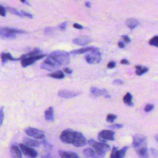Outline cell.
Segmentation results:
<instances>
[{"label":"cell","instance_id":"cell-34","mask_svg":"<svg viewBox=\"0 0 158 158\" xmlns=\"http://www.w3.org/2000/svg\"><path fill=\"white\" fill-rule=\"evenodd\" d=\"M67 22H63L62 24H61L60 26H59V29L62 30H65L66 27H67Z\"/></svg>","mask_w":158,"mask_h":158},{"label":"cell","instance_id":"cell-4","mask_svg":"<svg viewBox=\"0 0 158 158\" xmlns=\"http://www.w3.org/2000/svg\"><path fill=\"white\" fill-rule=\"evenodd\" d=\"M88 143L90 146L95 148L97 151H98V152L102 156V157H104L106 153L110 149V146L104 142L100 143L91 139L88 140Z\"/></svg>","mask_w":158,"mask_h":158},{"label":"cell","instance_id":"cell-36","mask_svg":"<svg viewBox=\"0 0 158 158\" xmlns=\"http://www.w3.org/2000/svg\"><path fill=\"white\" fill-rule=\"evenodd\" d=\"M0 115H1V116H0V119H1V122H0V124H1V125H2L3 118H4V112H3V107H2V108H1V114H0Z\"/></svg>","mask_w":158,"mask_h":158},{"label":"cell","instance_id":"cell-9","mask_svg":"<svg viewBox=\"0 0 158 158\" xmlns=\"http://www.w3.org/2000/svg\"><path fill=\"white\" fill-rule=\"evenodd\" d=\"M19 146L22 153L26 156L30 157H36L37 156V152L33 148L29 147L28 145L26 144H20Z\"/></svg>","mask_w":158,"mask_h":158},{"label":"cell","instance_id":"cell-38","mask_svg":"<svg viewBox=\"0 0 158 158\" xmlns=\"http://www.w3.org/2000/svg\"><path fill=\"white\" fill-rule=\"evenodd\" d=\"M113 83L114 85H123L124 84V82L120 79H117L113 81Z\"/></svg>","mask_w":158,"mask_h":158},{"label":"cell","instance_id":"cell-45","mask_svg":"<svg viewBox=\"0 0 158 158\" xmlns=\"http://www.w3.org/2000/svg\"><path fill=\"white\" fill-rule=\"evenodd\" d=\"M85 5L87 8H90V6H91V5H90V3H89V2H86Z\"/></svg>","mask_w":158,"mask_h":158},{"label":"cell","instance_id":"cell-22","mask_svg":"<svg viewBox=\"0 0 158 158\" xmlns=\"http://www.w3.org/2000/svg\"><path fill=\"white\" fill-rule=\"evenodd\" d=\"M96 48H95V47H86V48H81V49H79V50H76L72 51L71 52V54H82V53H85L88 52V51H93V50H95Z\"/></svg>","mask_w":158,"mask_h":158},{"label":"cell","instance_id":"cell-37","mask_svg":"<svg viewBox=\"0 0 158 158\" xmlns=\"http://www.w3.org/2000/svg\"><path fill=\"white\" fill-rule=\"evenodd\" d=\"M21 12L22 13V14L24 15V16L27 17H29V18H30V19H32V18L33 17V16H32L31 14H30V13H28V12H25V11H21Z\"/></svg>","mask_w":158,"mask_h":158},{"label":"cell","instance_id":"cell-16","mask_svg":"<svg viewBox=\"0 0 158 158\" xmlns=\"http://www.w3.org/2000/svg\"><path fill=\"white\" fill-rule=\"evenodd\" d=\"M44 117L48 121H54V109L53 107H50L44 112Z\"/></svg>","mask_w":158,"mask_h":158},{"label":"cell","instance_id":"cell-27","mask_svg":"<svg viewBox=\"0 0 158 158\" xmlns=\"http://www.w3.org/2000/svg\"><path fill=\"white\" fill-rule=\"evenodd\" d=\"M7 9L11 13H12V14H13L16 16H19V17H24V15L22 14V12H19L17 9H16L14 8H11V7H8Z\"/></svg>","mask_w":158,"mask_h":158},{"label":"cell","instance_id":"cell-28","mask_svg":"<svg viewBox=\"0 0 158 158\" xmlns=\"http://www.w3.org/2000/svg\"><path fill=\"white\" fill-rule=\"evenodd\" d=\"M149 44L151 46L158 47V36H155L149 40Z\"/></svg>","mask_w":158,"mask_h":158},{"label":"cell","instance_id":"cell-6","mask_svg":"<svg viewBox=\"0 0 158 158\" xmlns=\"http://www.w3.org/2000/svg\"><path fill=\"white\" fill-rule=\"evenodd\" d=\"M47 56V54H38L31 57L25 58L21 59V65L23 67H26L30 65H32L36 61H38L40 59L43 58Z\"/></svg>","mask_w":158,"mask_h":158},{"label":"cell","instance_id":"cell-15","mask_svg":"<svg viewBox=\"0 0 158 158\" xmlns=\"http://www.w3.org/2000/svg\"><path fill=\"white\" fill-rule=\"evenodd\" d=\"M90 92H91V93L96 97H99L101 95H105L106 93H107V90L106 89H99L98 88L96 87H92L91 89H90Z\"/></svg>","mask_w":158,"mask_h":158},{"label":"cell","instance_id":"cell-14","mask_svg":"<svg viewBox=\"0 0 158 158\" xmlns=\"http://www.w3.org/2000/svg\"><path fill=\"white\" fill-rule=\"evenodd\" d=\"M1 37L3 38H16V33H12L8 30H7L5 27H2L1 29Z\"/></svg>","mask_w":158,"mask_h":158},{"label":"cell","instance_id":"cell-11","mask_svg":"<svg viewBox=\"0 0 158 158\" xmlns=\"http://www.w3.org/2000/svg\"><path fill=\"white\" fill-rule=\"evenodd\" d=\"M128 148V146H125L121 150H118L117 148L114 147V148H113V149H112V151L111 153V154L110 157L111 158H122V157H124L125 156V153H126Z\"/></svg>","mask_w":158,"mask_h":158},{"label":"cell","instance_id":"cell-24","mask_svg":"<svg viewBox=\"0 0 158 158\" xmlns=\"http://www.w3.org/2000/svg\"><path fill=\"white\" fill-rule=\"evenodd\" d=\"M132 100V95L130 93H127L124 96V99H123L124 102L126 104H127L128 106H132L133 105Z\"/></svg>","mask_w":158,"mask_h":158},{"label":"cell","instance_id":"cell-26","mask_svg":"<svg viewBox=\"0 0 158 158\" xmlns=\"http://www.w3.org/2000/svg\"><path fill=\"white\" fill-rule=\"evenodd\" d=\"M49 77H51L52 78H54V79H63L64 77V74H63V72L61 71H58L55 72L51 73L50 74L48 75Z\"/></svg>","mask_w":158,"mask_h":158},{"label":"cell","instance_id":"cell-13","mask_svg":"<svg viewBox=\"0 0 158 158\" xmlns=\"http://www.w3.org/2000/svg\"><path fill=\"white\" fill-rule=\"evenodd\" d=\"M92 42V39L87 36H81L78 38H75L73 40V43L78 44L81 45V46H85Z\"/></svg>","mask_w":158,"mask_h":158},{"label":"cell","instance_id":"cell-31","mask_svg":"<svg viewBox=\"0 0 158 158\" xmlns=\"http://www.w3.org/2000/svg\"><path fill=\"white\" fill-rule=\"evenodd\" d=\"M154 109V106L151 104H148L145 107V111L146 112H149L150 111H151L153 109Z\"/></svg>","mask_w":158,"mask_h":158},{"label":"cell","instance_id":"cell-40","mask_svg":"<svg viewBox=\"0 0 158 158\" xmlns=\"http://www.w3.org/2000/svg\"><path fill=\"white\" fill-rule=\"evenodd\" d=\"M64 71L65 73L68 74H71L72 73V71L71 69H69V68H67V67H66V68L64 69Z\"/></svg>","mask_w":158,"mask_h":158},{"label":"cell","instance_id":"cell-39","mask_svg":"<svg viewBox=\"0 0 158 158\" xmlns=\"http://www.w3.org/2000/svg\"><path fill=\"white\" fill-rule=\"evenodd\" d=\"M122 38H123V40L127 42V43H130V38L128 37V36H126V35H123L122 36Z\"/></svg>","mask_w":158,"mask_h":158},{"label":"cell","instance_id":"cell-42","mask_svg":"<svg viewBox=\"0 0 158 158\" xmlns=\"http://www.w3.org/2000/svg\"><path fill=\"white\" fill-rule=\"evenodd\" d=\"M74 27L75 28V29H80V30L83 29V27L81 25H79L78 24H74Z\"/></svg>","mask_w":158,"mask_h":158},{"label":"cell","instance_id":"cell-17","mask_svg":"<svg viewBox=\"0 0 158 158\" xmlns=\"http://www.w3.org/2000/svg\"><path fill=\"white\" fill-rule=\"evenodd\" d=\"M139 24V22L135 19L130 18L126 20V25L128 27H129L131 29H133L136 27H137Z\"/></svg>","mask_w":158,"mask_h":158},{"label":"cell","instance_id":"cell-8","mask_svg":"<svg viewBox=\"0 0 158 158\" xmlns=\"http://www.w3.org/2000/svg\"><path fill=\"white\" fill-rule=\"evenodd\" d=\"M115 133L109 130H104L98 134V139L102 142L113 141L114 140Z\"/></svg>","mask_w":158,"mask_h":158},{"label":"cell","instance_id":"cell-21","mask_svg":"<svg viewBox=\"0 0 158 158\" xmlns=\"http://www.w3.org/2000/svg\"><path fill=\"white\" fill-rule=\"evenodd\" d=\"M2 60L3 63L6 62L8 61H17L20 59H15L14 58L10 53H3L1 55Z\"/></svg>","mask_w":158,"mask_h":158},{"label":"cell","instance_id":"cell-20","mask_svg":"<svg viewBox=\"0 0 158 158\" xmlns=\"http://www.w3.org/2000/svg\"><path fill=\"white\" fill-rule=\"evenodd\" d=\"M23 143L28 146H33V147H38L40 145V143L35 140H33L29 138H25L23 139Z\"/></svg>","mask_w":158,"mask_h":158},{"label":"cell","instance_id":"cell-46","mask_svg":"<svg viewBox=\"0 0 158 158\" xmlns=\"http://www.w3.org/2000/svg\"><path fill=\"white\" fill-rule=\"evenodd\" d=\"M20 1H21L22 3H26V4H27L28 5H30V4L27 3V2H26V0H20Z\"/></svg>","mask_w":158,"mask_h":158},{"label":"cell","instance_id":"cell-30","mask_svg":"<svg viewBox=\"0 0 158 158\" xmlns=\"http://www.w3.org/2000/svg\"><path fill=\"white\" fill-rule=\"evenodd\" d=\"M5 29L7 30H8L12 33H26V31L16 29H11V28H6V27H5Z\"/></svg>","mask_w":158,"mask_h":158},{"label":"cell","instance_id":"cell-33","mask_svg":"<svg viewBox=\"0 0 158 158\" xmlns=\"http://www.w3.org/2000/svg\"><path fill=\"white\" fill-rule=\"evenodd\" d=\"M116 67V62L114 61H111L107 64V67L109 69H112Z\"/></svg>","mask_w":158,"mask_h":158},{"label":"cell","instance_id":"cell-23","mask_svg":"<svg viewBox=\"0 0 158 158\" xmlns=\"http://www.w3.org/2000/svg\"><path fill=\"white\" fill-rule=\"evenodd\" d=\"M135 68L137 69L136 74L137 75H142L148 71V68H147V67H143L141 65H137L135 67Z\"/></svg>","mask_w":158,"mask_h":158},{"label":"cell","instance_id":"cell-12","mask_svg":"<svg viewBox=\"0 0 158 158\" xmlns=\"http://www.w3.org/2000/svg\"><path fill=\"white\" fill-rule=\"evenodd\" d=\"M83 154L86 157H103L95 148H86L83 151Z\"/></svg>","mask_w":158,"mask_h":158},{"label":"cell","instance_id":"cell-5","mask_svg":"<svg viewBox=\"0 0 158 158\" xmlns=\"http://www.w3.org/2000/svg\"><path fill=\"white\" fill-rule=\"evenodd\" d=\"M85 59L86 62L90 64H98L101 61V54L99 50L96 48L85 56Z\"/></svg>","mask_w":158,"mask_h":158},{"label":"cell","instance_id":"cell-32","mask_svg":"<svg viewBox=\"0 0 158 158\" xmlns=\"http://www.w3.org/2000/svg\"><path fill=\"white\" fill-rule=\"evenodd\" d=\"M122 127H123V125L122 124H114L109 126V128H121Z\"/></svg>","mask_w":158,"mask_h":158},{"label":"cell","instance_id":"cell-35","mask_svg":"<svg viewBox=\"0 0 158 158\" xmlns=\"http://www.w3.org/2000/svg\"><path fill=\"white\" fill-rule=\"evenodd\" d=\"M0 14H1L2 16L3 17L6 16V10L3 6H1V8H0Z\"/></svg>","mask_w":158,"mask_h":158},{"label":"cell","instance_id":"cell-29","mask_svg":"<svg viewBox=\"0 0 158 158\" xmlns=\"http://www.w3.org/2000/svg\"><path fill=\"white\" fill-rule=\"evenodd\" d=\"M117 119V116L114 115V114H109L107 116V118H106V121L110 123H113L115 120Z\"/></svg>","mask_w":158,"mask_h":158},{"label":"cell","instance_id":"cell-25","mask_svg":"<svg viewBox=\"0 0 158 158\" xmlns=\"http://www.w3.org/2000/svg\"><path fill=\"white\" fill-rule=\"evenodd\" d=\"M42 53V51L38 49H36V50H34L33 51L26 54H24L22 56L21 58H20V59H23V58H28V57H31V56H36V55H38V54H40L41 53Z\"/></svg>","mask_w":158,"mask_h":158},{"label":"cell","instance_id":"cell-7","mask_svg":"<svg viewBox=\"0 0 158 158\" xmlns=\"http://www.w3.org/2000/svg\"><path fill=\"white\" fill-rule=\"evenodd\" d=\"M25 132L29 136L33 137L37 139H43L44 137V133L42 130L32 128L28 127L25 130Z\"/></svg>","mask_w":158,"mask_h":158},{"label":"cell","instance_id":"cell-41","mask_svg":"<svg viewBox=\"0 0 158 158\" xmlns=\"http://www.w3.org/2000/svg\"><path fill=\"white\" fill-rule=\"evenodd\" d=\"M52 31H53V29H52V28H47L46 29H45V30H44L45 33H46V34H49V33H50Z\"/></svg>","mask_w":158,"mask_h":158},{"label":"cell","instance_id":"cell-2","mask_svg":"<svg viewBox=\"0 0 158 158\" xmlns=\"http://www.w3.org/2000/svg\"><path fill=\"white\" fill-rule=\"evenodd\" d=\"M60 139L64 143L72 144L77 147L86 145V140L81 133L71 129L64 130L60 135Z\"/></svg>","mask_w":158,"mask_h":158},{"label":"cell","instance_id":"cell-3","mask_svg":"<svg viewBox=\"0 0 158 158\" xmlns=\"http://www.w3.org/2000/svg\"><path fill=\"white\" fill-rule=\"evenodd\" d=\"M133 146L139 157L144 158L148 157L146 139L143 135H135L133 138Z\"/></svg>","mask_w":158,"mask_h":158},{"label":"cell","instance_id":"cell-10","mask_svg":"<svg viewBox=\"0 0 158 158\" xmlns=\"http://www.w3.org/2000/svg\"><path fill=\"white\" fill-rule=\"evenodd\" d=\"M81 93L79 92L70 91L67 90H61L58 92V96L63 98H72L79 96Z\"/></svg>","mask_w":158,"mask_h":158},{"label":"cell","instance_id":"cell-1","mask_svg":"<svg viewBox=\"0 0 158 158\" xmlns=\"http://www.w3.org/2000/svg\"><path fill=\"white\" fill-rule=\"evenodd\" d=\"M70 62L69 54L63 51H56L51 53L41 64V68L53 71L60 67L67 65Z\"/></svg>","mask_w":158,"mask_h":158},{"label":"cell","instance_id":"cell-47","mask_svg":"<svg viewBox=\"0 0 158 158\" xmlns=\"http://www.w3.org/2000/svg\"><path fill=\"white\" fill-rule=\"evenodd\" d=\"M155 139H156V140L158 142V134L156 135V136H155Z\"/></svg>","mask_w":158,"mask_h":158},{"label":"cell","instance_id":"cell-43","mask_svg":"<svg viewBox=\"0 0 158 158\" xmlns=\"http://www.w3.org/2000/svg\"><path fill=\"white\" fill-rule=\"evenodd\" d=\"M121 63L122 64H129V62L127 59H122L121 61Z\"/></svg>","mask_w":158,"mask_h":158},{"label":"cell","instance_id":"cell-44","mask_svg":"<svg viewBox=\"0 0 158 158\" xmlns=\"http://www.w3.org/2000/svg\"><path fill=\"white\" fill-rule=\"evenodd\" d=\"M118 46L121 48H124L125 47V44H124V43L120 41L118 43Z\"/></svg>","mask_w":158,"mask_h":158},{"label":"cell","instance_id":"cell-19","mask_svg":"<svg viewBox=\"0 0 158 158\" xmlns=\"http://www.w3.org/2000/svg\"><path fill=\"white\" fill-rule=\"evenodd\" d=\"M59 154L61 157L63 158H77L79 156L74 152H69V151H59Z\"/></svg>","mask_w":158,"mask_h":158},{"label":"cell","instance_id":"cell-18","mask_svg":"<svg viewBox=\"0 0 158 158\" xmlns=\"http://www.w3.org/2000/svg\"><path fill=\"white\" fill-rule=\"evenodd\" d=\"M20 149L16 145H12L11 148V155L13 157H17L21 158L22 157V153Z\"/></svg>","mask_w":158,"mask_h":158}]
</instances>
